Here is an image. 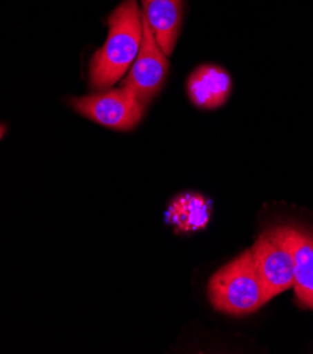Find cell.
<instances>
[{
  "label": "cell",
  "mask_w": 313,
  "mask_h": 354,
  "mask_svg": "<svg viewBox=\"0 0 313 354\" xmlns=\"http://www.w3.org/2000/svg\"><path fill=\"white\" fill-rule=\"evenodd\" d=\"M142 39L143 17L137 0H124L109 19L106 43L91 61L89 78L95 91L108 89L120 81L134 62Z\"/></svg>",
  "instance_id": "cell-1"
},
{
  "label": "cell",
  "mask_w": 313,
  "mask_h": 354,
  "mask_svg": "<svg viewBox=\"0 0 313 354\" xmlns=\"http://www.w3.org/2000/svg\"><path fill=\"white\" fill-rule=\"evenodd\" d=\"M207 294L215 309L229 315L252 313L271 299L250 250L226 264L211 278Z\"/></svg>",
  "instance_id": "cell-2"
},
{
  "label": "cell",
  "mask_w": 313,
  "mask_h": 354,
  "mask_svg": "<svg viewBox=\"0 0 313 354\" xmlns=\"http://www.w3.org/2000/svg\"><path fill=\"white\" fill-rule=\"evenodd\" d=\"M250 252L269 298L294 287L295 260L288 226L265 230Z\"/></svg>",
  "instance_id": "cell-3"
},
{
  "label": "cell",
  "mask_w": 313,
  "mask_h": 354,
  "mask_svg": "<svg viewBox=\"0 0 313 354\" xmlns=\"http://www.w3.org/2000/svg\"><path fill=\"white\" fill-rule=\"evenodd\" d=\"M71 104L85 118L115 130H131L142 120L144 112L142 100L127 86L75 97Z\"/></svg>",
  "instance_id": "cell-4"
},
{
  "label": "cell",
  "mask_w": 313,
  "mask_h": 354,
  "mask_svg": "<svg viewBox=\"0 0 313 354\" xmlns=\"http://www.w3.org/2000/svg\"><path fill=\"white\" fill-rule=\"evenodd\" d=\"M168 73L167 55L158 46L154 34L143 16V39L129 77L122 86L130 88L146 106L160 92Z\"/></svg>",
  "instance_id": "cell-5"
},
{
  "label": "cell",
  "mask_w": 313,
  "mask_h": 354,
  "mask_svg": "<svg viewBox=\"0 0 313 354\" xmlns=\"http://www.w3.org/2000/svg\"><path fill=\"white\" fill-rule=\"evenodd\" d=\"M188 95L192 103L202 109L222 106L231 91V81L226 71L215 65H202L188 80Z\"/></svg>",
  "instance_id": "cell-6"
},
{
  "label": "cell",
  "mask_w": 313,
  "mask_h": 354,
  "mask_svg": "<svg viewBox=\"0 0 313 354\" xmlns=\"http://www.w3.org/2000/svg\"><path fill=\"white\" fill-rule=\"evenodd\" d=\"M143 6L158 46L169 55L176 47L182 21V0H143Z\"/></svg>",
  "instance_id": "cell-7"
},
{
  "label": "cell",
  "mask_w": 313,
  "mask_h": 354,
  "mask_svg": "<svg viewBox=\"0 0 313 354\" xmlns=\"http://www.w3.org/2000/svg\"><path fill=\"white\" fill-rule=\"evenodd\" d=\"M295 260L294 288L302 305L313 309V229L288 226Z\"/></svg>",
  "instance_id": "cell-8"
},
{
  "label": "cell",
  "mask_w": 313,
  "mask_h": 354,
  "mask_svg": "<svg viewBox=\"0 0 313 354\" xmlns=\"http://www.w3.org/2000/svg\"><path fill=\"white\" fill-rule=\"evenodd\" d=\"M167 221L184 232L200 229L209 221L207 202L199 195L178 196L169 206Z\"/></svg>",
  "instance_id": "cell-9"
},
{
  "label": "cell",
  "mask_w": 313,
  "mask_h": 354,
  "mask_svg": "<svg viewBox=\"0 0 313 354\" xmlns=\"http://www.w3.org/2000/svg\"><path fill=\"white\" fill-rule=\"evenodd\" d=\"M5 134H6V126L5 124H0V141H2Z\"/></svg>",
  "instance_id": "cell-10"
}]
</instances>
